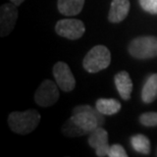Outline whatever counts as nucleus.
Masks as SVG:
<instances>
[{"mask_svg": "<svg viewBox=\"0 0 157 157\" xmlns=\"http://www.w3.org/2000/svg\"><path fill=\"white\" fill-rule=\"evenodd\" d=\"M18 17L17 5L13 3H5L0 7V36L5 37L13 30Z\"/></svg>", "mask_w": 157, "mask_h": 157, "instance_id": "obj_7", "label": "nucleus"}, {"mask_svg": "<svg viewBox=\"0 0 157 157\" xmlns=\"http://www.w3.org/2000/svg\"><path fill=\"white\" fill-rule=\"evenodd\" d=\"M111 62V54L104 45L94 46L87 53L83 60V67L90 74H96L109 67Z\"/></svg>", "mask_w": 157, "mask_h": 157, "instance_id": "obj_2", "label": "nucleus"}, {"mask_svg": "<svg viewBox=\"0 0 157 157\" xmlns=\"http://www.w3.org/2000/svg\"><path fill=\"white\" fill-rule=\"evenodd\" d=\"M128 53L137 59H149L157 56V37L141 36L128 44Z\"/></svg>", "mask_w": 157, "mask_h": 157, "instance_id": "obj_3", "label": "nucleus"}, {"mask_svg": "<svg viewBox=\"0 0 157 157\" xmlns=\"http://www.w3.org/2000/svg\"><path fill=\"white\" fill-rule=\"evenodd\" d=\"M109 157H127L128 154L125 152L124 148L119 144H113L110 146L109 150Z\"/></svg>", "mask_w": 157, "mask_h": 157, "instance_id": "obj_18", "label": "nucleus"}, {"mask_svg": "<svg viewBox=\"0 0 157 157\" xmlns=\"http://www.w3.org/2000/svg\"><path fill=\"white\" fill-rule=\"evenodd\" d=\"M57 84L51 80H44L35 92L34 100L41 107H49L54 105L59 99V90Z\"/></svg>", "mask_w": 157, "mask_h": 157, "instance_id": "obj_4", "label": "nucleus"}, {"mask_svg": "<svg viewBox=\"0 0 157 157\" xmlns=\"http://www.w3.org/2000/svg\"><path fill=\"white\" fill-rule=\"evenodd\" d=\"M25 1V0H10V2H12L13 4H15L17 6H18V5H21V3H23Z\"/></svg>", "mask_w": 157, "mask_h": 157, "instance_id": "obj_19", "label": "nucleus"}, {"mask_svg": "<svg viewBox=\"0 0 157 157\" xmlns=\"http://www.w3.org/2000/svg\"><path fill=\"white\" fill-rule=\"evenodd\" d=\"M114 84L121 99L124 100V101L130 100L132 91H133V82H132V78L128 73L122 71L115 75Z\"/></svg>", "mask_w": 157, "mask_h": 157, "instance_id": "obj_10", "label": "nucleus"}, {"mask_svg": "<svg viewBox=\"0 0 157 157\" xmlns=\"http://www.w3.org/2000/svg\"><path fill=\"white\" fill-rule=\"evenodd\" d=\"M85 0H57V8L61 14L75 17L82 11Z\"/></svg>", "mask_w": 157, "mask_h": 157, "instance_id": "obj_11", "label": "nucleus"}, {"mask_svg": "<svg viewBox=\"0 0 157 157\" xmlns=\"http://www.w3.org/2000/svg\"><path fill=\"white\" fill-rule=\"evenodd\" d=\"M86 28L82 21L76 18H64L55 25V32L58 36L70 40L80 39L85 34Z\"/></svg>", "mask_w": 157, "mask_h": 157, "instance_id": "obj_5", "label": "nucleus"}, {"mask_svg": "<svg viewBox=\"0 0 157 157\" xmlns=\"http://www.w3.org/2000/svg\"><path fill=\"white\" fill-rule=\"evenodd\" d=\"M41 121L40 113L35 109L26 111H13L8 115L10 130L18 135H28L38 127Z\"/></svg>", "mask_w": 157, "mask_h": 157, "instance_id": "obj_1", "label": "nucleus"}, {"mask_svg": "<svg viewBox=\"0 0 157 157\" xmlns=\"http://www.w3.org/2000/svg\"><path fill=\"white\" fill-rule=\"evenodd\" d=\"M61 131H62V134H63L65 137H68V138H76V137L85 136V135H89L86 130L81 128L71 117L68 118L67 121L64 122L61 128Z\"/></svg>", "mask_w": 157, "mask_h": 157, "instance_id": "obj_15", "label": "nucleus"}, {"mask_svg": "<svg viewBox=\"0 0 157 157\" xmlns=\"http://www.w3.org/2000/svg\"><path fill=\"white\" fill-rule=\"evenodd\" d=\"M142 101L146 104L152 103L157 98V73L151 75L146 80L143 86L142 94H141Z\"/></svg>", "mask_w": 157, "mask_h": 157, "instance_id": "obj_12", "label": "nucleus"}, {"mask_svg": "<svg viewBox=\"0 0 157 157\" xmlns=\"http://www.w3.org/2000/svg\"><path fill=\"white\" fill-rule=\"evenodd\" d=\"M131 145L133 149L138 153L144 155H148L151 150V143L150 140L147 138L145 135L137 134L132 136L131 138Z\"/></svg>", "mask_w": 157, "mask_h": 157, "instance_id": "obj_14", "label": "nucleus"}, {"mask_svg": "<svg viewBox=\"0 0 157 157\" xmlns=\"http://www.w3.org/2000/svg\"><path fill=\"white\" fill-rule=\"evenodd\" d=\"M139 121L141 124H143L144 127L153 128L157 127V112L151 111V112H145L140 115Z\"/></svg>", "mask_w": 157, "mask_h": 157, "instance_id": "obj_16", "label": "nucleus"}, {"mask_svg": "<svg viewBox=\"0 0 157 157\" xmlns=\"http://www.w3.org/2000/svg\"><path fill=\"white\" fill-rule=\"evenodd\" d=\"M143 10L150 14H157V0H139Z\"/></svg>", "mask_w": 157, "mask_h": 157, "instance_id": "obj_17", "label": "nucleus"}, {"mask_svg": "<svg viewBox=\"0 0 157 157\" xmlns=\"http://www.w3.org/2000/svg\"><path fill=\"white\" fill-rule=\"evenodd\" d=\"M130 6L128 0H112L108 13V21L113 24L121 23L128 17Z\"/></svg>", "mask_w": 157, "mask_h": 157, "instance_id": "obj_9", "label": "nucleus"}, {"mask_svg": "<svg viewBox=\"0 0 157 157\" xmlns=\"http://www.w3.org/2000/svg\"><path fill=\"white\" fill-rule=\"evenodd\" d=\"M55 82L63 92H71L76 87V78L71 73L70 67L63 61L56 62L52 70Z\"/></svg>", "mask_w": 157, "mask_h": 157, "instance_id": "obj_6", "label": "nucleus"}, {"mask_svg": "<svg viewBox=\"0 0 157 157\" xmlns=\"http://www.w3.org/2000/svg\"><path fill=\"white\" fill-rule=\"evenodd\" d=\"M95 107L104 115H113L121 110V104L115 99L101 98L96 101Z\"/></svg>", "mask_w": 157, "mask_h": 157, "instance_id": "obj_13", "label": "nucleus"}, {"mask_svg": "<svg viewBox=\"0 0 157 157\" xmlns=\"http://www.w3.org/2000/svg\"><path fill=\"white\" fill-rule=\"evenodd\" d=\"M88 143L91 148L95 149L96 155L104 157L109 155L110 145L108 144V133L102 127L95 128L89 134Z\"/></svg>", "mask_w": 157, "mask_h": 157, "instance_id": "obj_8", "label": "nucleus"}]
</instances>
